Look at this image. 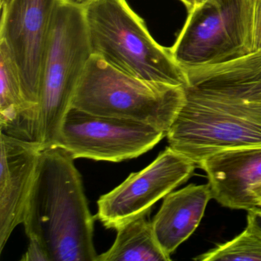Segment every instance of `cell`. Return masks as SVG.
Here are the masks:
<instances>
[{"mask_svg":"<svg viewBox=\"0 0 261 261\" xmlns=\"http://www.w3.org/2000/svg\"><path fill=\"white\" fill-rule=\"evenodd\" d=\"M183 68L185 101L166 136L169 146L198 167L220 151L261 146V51Z\"/></svg>","mask_w":261,"mask_h":261,"instance_id":"obj_1","label":"cell"},{"mask_svg":"<svg viewBox=\"0 0 261 261\" xmlns=\"http://www.w3.org/2000/svg\"><path fill=\"white\" fill-rule=\"evenodd\" d=\"M95 219L72 155L59 146L42 149L22 222L28 238L49 261H96Z\"/></svg>","mask_w":261,"mask_h":261,"instance_id":"obj_2","label":"cell"},{"mask_svg":"<svg viewBox=\"0 0 261 261\" xmlns=\"http://www.w3.org/2000/svg\"><path fill=\"white\" fill-rule=\"evenodd\" d=\"M91 56L84 7L57 0L45 40L35 111L34 141L42 149L54 146Z\"/></svg>","mask_w":261,"mask_h":261,"instance_id":"obj_3","label":"cell"},{"mask_svg":"<svg viewBox=\"0 0 261 261\" xmlns=\"http://www.w3.org/2000/svg\"><path fill=\"white\" fill-rule=\"evenodd\" d=\"M85 16L91 53L141 80L184 87L186 71L157 43L126 0H91Z\"/></svg>","mask_w":261,"mask_h":261,"instance_id":"obj_4","label":"cell"},{"mask_svg":"<svg viewBox=\"0 0 261 261\" xmlns=\"http://www.w3.org/2000/svg\"><path fill=\"white\" fill-rule=\"evenodd\" d=\"M184 101V87L141 80L92 55L71 108L146 123L168 134Z\"/></svg>","mask_w":261,"mask_h":261,"instance_id":"obj_5","label":"cell"},{"mask_svg":"<svg viewBox=\"0 0 261 261\" xmlns=\"http://www.w3.org/2000/svg\"><path fill=\"white\" fill-rule=\"evenodd\" d=\"M251 0H204L189 10L170 48L182 68L223 63L253 53Z\"/></svg>","mask_w":261,"mask_h":261,"instance_id":"obj_6","label":"cell"},{"mask_svg":"<svg viewBox=\"0 0 261 261\" xmlns=\"http://www.w3.org/2000/svg\"><path fill=\"white\" fill-rule=\"evenodd\" d=\"M166 136V131L146 123L71 108L54 146L65 149L74 160L120 163L146 153Z\"/></svg>","mask_w":261,"mask_h":261,"instance_id":"obj_7","label":"cell"},{"mask_svg":"<svg viewBox=\"0 0 261 261\" xmlns=\"http://www.w3.org/2000/svg\"><path fill=\"white\" fill-rule=\"evenodd\" d=\"M196 168L192 160L168 146L149 166L100 196L96 218L106 228L117 230L150 212L157 201L189 180Z\"/></svg>","mask_w":261,"mask_h":261,"instance_id":"obj_8","label":"cell"},{"mask_svg":"<svg viewBox=\"0 0 261 261\" xmlns=\"http://www.w3.org/2000/svg\"><path fill=\"white\" fill-rule=\"evenodd\" d=\"M56 1L12 0L1 10L0 38L11 50L24 96L34 112L39 101L42 56Z\"/></svg>","mask_w":261,"mask_h":261,"instance_id":"obj_9","label":"cell"},{"mask_svg":"<svg viewBox=\"0 0 261 261\" xmlns=\"http://www.w3.org/2000/svg\"><path fill=\"white\" fill-rule=\"evenodd\" d=\"M41 150L36 142L0 134V253L23 222Z\"/></svg>","mask_w":261,"mask_h":261,"instance_id":"obj_10","label":"cell"},{"mask_svg":"<svg viewBox=\"0 0 261 261\" xmlns=\"http://www.w3.org/2000/svg\"><path fill=\"white\" fill-rule=\"evenodd\" d=\"M198 167L205 172L212 198L224 207L247 212L259 207L261 146L226 149L204 159Z\"/></svg>","mask_w":261,"mask_h":261,"instance_id":"obj_11","label":"cell"},{"mask_svg":"<svg viewBox=\"0 0 261 261\" xmlns=\"http://www.w3.org/2000/svg\"><path fill=\"white\" fill-rule=\"evenodd\" d=\"M212 193L207 184H190L168 194L152 220L160 247L171 255L190 238L199 225Z\"/></svg>","mask_w":261,"mask_h":261,"instance_id":"obj_12","label":"cell"},{"mask_svg":"<svg viewBox=\"0 0 261 261\" xmlns=\"http://www.w3.org/2000/svg\"><path fill=\"white\" fill-rule=\"evenodd\" d=\"M34 111L24 96L19 67L7 42L0 39L1 133L34 141Z\"/></svg>","mask_w":261,"mask_h":261,"instance_id":"obj_13","label":"cell"},{"mask_svg":"<svg viewBox=\"0 0 261 261\" xmlns=\"http://www.w3.org/2000/svg\"><path fill=\"white\" fill-rule=\"evenodd\" d=\"M149 213L143 214L117 229L114 244L96 261H169L155 238Z\"/></svg>","mask_w":261,"mask_h":261,"instance_id":"obj_14","label":"cell"},{"mask_svg":"<svg viewBox=\"0 0 261 261\" xmlns=\"http://www.w3.org/2000/svg\"><path fill=\"white\" fill-rule=\"evenodd\" d=\"M198 261H261V230L247 221L244 231L233 239L194 258Z\"/></svg>","mask_w":261,"mask_h":261,"instance_id":"obj_15","label":"cell"},{"mask_svg":"<svg viewBox=\"0 0 261 261\" xmlns=\"http://www.w3.org/2000/svg\"><path fill=\"white\" fill-rule=\"evenodd\" d=\"M253 8L252 50L261 51V0H251Z\"/></svg>","mask_w":261,"mask_h":261,"instance_id":"obj_16","label":"cell"},{"mask_svg":"<svg viewBox=\"0 0 261 261\" xmlns=\"http://www.w3.org/2000/svg\"><path fill=\"white\" fill-rule=\"evenodd\" d=\"M30 244L27 253L22 256L23 261H49L48 255L45 249L39 244L37 240L29 238Z\"/></svg>","mask_w":261,"mask_h":261,"instance_id":"obj_17","label":"cell"},{"mask_svg":"<svg viewBox=\"0 0 261 261\" xmlns=\"http://www.w3.org/2000/svg\"><path fill=\"white\" fill-rule=\"evenodd\" d=\"M247 221L252 223L261 230V207H256L249 211L247 215Z\"/></svg>","mask_w":261,"mask_h":261,"instance_id":"obj_18","label":"cell"},{"mask_svg":"<svg viewBox=\"0 0 261 261\" xmlns=\"http://www.w3.org/2000/svg\"><path fill=\"white\" fill-rule=\"evenodd\" d=\"M65 1L81 6V7H85L88 3L91 2V0H65Z\"/></svg>","mask_w":261,"mask_h":261,"instance_id":"obj_19","label":"cell"},{"mask_svg":"<svg viewBox=\"0 0 261 261\" xmlns=\"http://www.w3.org/2000/svg\"><path fill=\"white\" fill-rule=\"evenodd\" d=\"M180 1L185 4V6L187 7L189 11L192 10V9L195 7V4H196L195 0H180Z\"/></svg>","mask_w":261,"mask_h":261,"instance_id":"obj_20","label":"cell"},{"mask_svg":"<svg viewBox=\"0 0 261 261\" xmlns=\"http://www.w3.org/2000/svg\"><path fill=\"white\" fill-rule=\"evenodd\" d=\"M11 1L12 0H0V7H1V10L7 8V7L10 5Z\"/></svg>","mask_w":261,"mask_h":261,"instance_id":"obj_21","label":"cell"},{"mask_svg":"<svg viewBox=\"0 0 261 261\" xmlns=\"http://www.w3.org/2000/svg\"><path fill=\"white\" fill-rule=\"evenodd\" d=\"M256 200H257L258 203H259V207H260L261 204V189L256 192Z\"/></svg>","mask_w":261,"mask_h":261,"instance_id":"obj_22","label":"cell"},{"mask_svg":"<svg viewBox=\"0 0 261 261\" xmlns=\"http://www.w3.org/2000/svg\"><path fill=\"white\" fill-rule=\"evenodd\" d=\"M196 1V4L195 5H198V4H201V3L204 2V0H195Z\"/></svg>","mask_w":261,"mask_h":261,"instance_id":"obj_23","label":"cell"},{"mask_svg":"<svg viewBox=\"0 0 261 261\" xmlns=\"http://www.w3.org/2000/svg\"><path fill=\"white\" fill-rule=\"evenodd\" d=\"M260 207H261V204H260Z\"/></svg>","mask_w":261,"mask_h":261,"instance_id":"obj_24","label":"cell"}]
</instances>
